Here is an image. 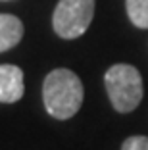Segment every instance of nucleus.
<instances>
[{"label": "nucleus", "instance_id": "f257e3e1", "mask_svg": "<svg viewBox=\"0 0 148 150\" xmlns=\"http://www.w3.org/2000/svg\"><path fill=\"white\" fill-rule=\"evenodd\" d=\"M85 98L83 83L71 69H54L44 77L42 100L44 108L56 119H69L79 112Z\"/></svg>", "mask_w": 148, "mask_h": 150}, {"label": "nucleus", "instance_id": "f03ea898", "mask_svg": "<svg viewBox=\"0 0 148 150\" xmlns=\"http://www.w3.org/2000/svg\"><path fill=\"white\" fill-rule=\"evenodd\" d=\"M104 85L113 110L119 114H129L137 110L142 100V77L135 66L129 64L112 66L104 75Z\"/></svg>", "mask_w": 148, "mask_h": 150}, {"label": "nucleus", "instance_id": "7ed1b4c3", "mask_svg": "<svg viewBox=\"0 0 148 150\" xmlns=\"http://www.w3.org/2000/svg\"><path fill=\"white\" fill-rule=\"evenodd\" d=\"M94 16V0H60L54 8L52 27L62 39L85 35Z\"/></svg>", "mask_w": 148, "mask_h": 150}, {"label": "nucleus", "instance_id": "20e7f679", "mask_svg": "<svg viewBox=\"0 0 148 150\" xmlns=\"http://www.w3.org/2000/svg\"><path fill=\"white\" fill-rule=\"evenodd\" d=\"M23 93H25V85H23L21 67L12 66V64H2L0 66V102L13 104L21 100Z\"/></svg>", "mask_w": 148, "mask_h": 150}, {"label": "nucleus", "instance_id": "39448f33", "mask_svg": "<svg viewBox=\"0 0 148 150\" xmlns=\"http://www.w3.org/2000/svg\"><path fill=\"white\" fill-rule=\"evenodd\" d=\"M23 39V23L12 13H0V52L13 48Z\"/></svg>", "mask_w": 148, "mask_h": 150}, {"label": "nucleus", "instance_id": "423d86ee", "mask_svg": "<svg viewBox=\"0 0 148 150\" xmlns=\"http://www.w3.org/2000/svg\"><path fill=\"white\" fill-rule=\"evenodd\" d=\"M127 16L139 29H148V0H125Z\"/></svg>", "mask_w": 148, "mask_h": 150}, {"label": "nucleus", "instance_id": "0eeeda50", "mask_svg": "<svg viewBox=\"0 0 148 150\" xmlns=\"http://www.w3.org/2000/svg\"><path fill=\"white\" fill-rule=\"evenodd\" d=\"M121 150H148V137H144V135L127 137L121 144Z\"/></svg>", "mask_w": 148, "mask_h": 150}]
</instances>
